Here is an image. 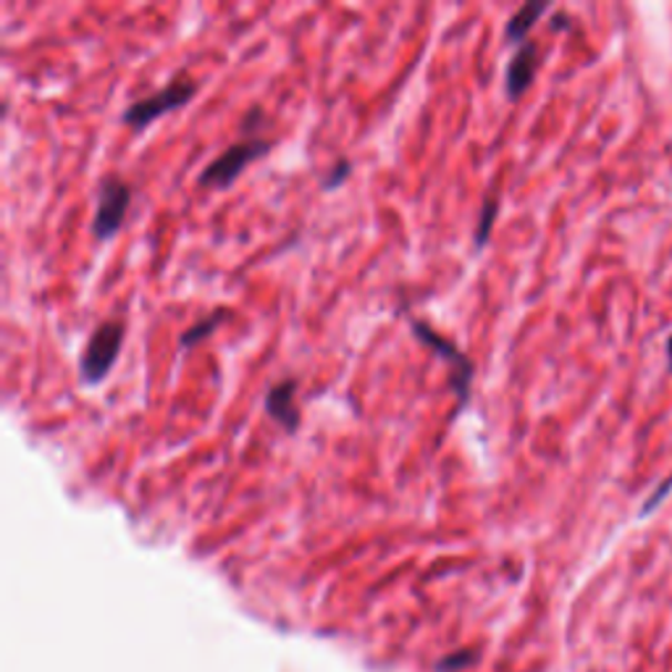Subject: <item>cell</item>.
<instances>
[{"label":"cell","instance_id":"ba28073f","mask_svg":"<svg viewBox=\"0 0 672 672\" xmlns=\"http://www.w3.org/2000/svg\"><path fill=\"white\" fill-rule=\"evenodd\" d=\"M546 9H549L546 3H525V6H521V9L513 13V19L507 21V40L510 42H521V45H523L525 34L531 32V27L536 24V19L542 17V13H546Z\"/></svg>","mask_w":672,"mask_h":672},{"label":"cell","instance_id":"30bf717a","mask_svg":"<svg viewBox=\"0 0 672 672\" xmlns=\"http://www.w3.org/2000/svg\"><path fill=\"white\" fill-rule=\"evenodd\" d=\"M496 198L486 200V206L481 208V219H479V227H475V248H483V244L489 242V231H492V223L496 219Z\"/></svg>","mask_w":672,"mask_h":672},{"label":"cell","instance_id":"7c38bea8","mask_svg":"<svg viewBox=\"0 0 672 672\" xmlns=\"http://www.w3.org/2000/svg\"><path fill=\"white\" fill-rule=\"evenodd\" d=\"M347 177H349V160H339V164L332 168V174H328V179H324V187L326 189L339 187Z\"/></svg>","mask_w":672,"mask_h":672},{"label":"cell","instance_id":"4fadbf2b","mask_svg":"<svg viewBox=\"0 0 672 672\" xmlns=\"http://www.w3.org/2000/svg\"><path fill=\"white\" fill-rule=\"evenodd\" d=\"M668 363H670V374H672V336L668 339Z\"/></svg>","mask_w":672,"mask_h":672},{"label":"cell","instance_id":"5b68a950","mask_svg":"<svg viewBox=\"0 0 672 672\" xmlns=\"http://www.w3.org/2000/svg\"><path fill=\"white\" fill-rule=\"evenodd\" d=\"M412 332L418 334V339H423L426 345H429L431 349H437V353L441 355V357H447V360H450V366H452V387H454V391H458V397H460V402L465 405V399H468V395H471V381H473V363L468 360L465 355L460 353L458 347L452 345L450 339H444V336L441 334H437L433 332L431 326H426V324H418V321H412Z\"/></svg>","mask_w":672,"mask_h":672},{"label":"cell","instance_id":"52a82bcc","mask_svg":"<svg viewBox=\"0 0 672 672\" xmlns=\"http://www.w3.org/2000/svg\"><path fill=\"white\" fill-rule=\"evenodd\" d=\"M294 389H297V384L292 378H286V381L271 387L269 395H265V412L290 433L300 429V410L294 405Z\"/></svg>","mask_w":672,"mask_h":672},{"label":"cell","instance_id":"277c9868","mask_svg":"<svg viewBox=\"0 0 672 672\" xmlns=\"http://www.w3.org/2000/svg\"><path fill=\"white\" fill-rule=\"evenodd\" d=\"M132 189L116 174L101 181V200H97V213L93 221V234L97 240H111L126 219V208H129Z\"/></svg>","mask_w":672,"mask_h":672},{"label":"cell","instance_id":"7a4b0ae2","mask_svg":"<svg viewBox=\"0 0 672 672\" xmlns=\"http://www.w3.org/2000/svg\"><path fill=\"white\" fill-rule=\"evenodd\" d=\"M195 93H198V82L189 80V76H179V80H174L168 87L158 90L156 95L132 103L124 114V124L143 129V126L156 122V118L168 114V111H177L185 103L192 101Z\"/></svg>","mask_w":672,"mask_h":672},{"label":"cell","instance_id":"3957f363","mask_svg":"<svg viewBox=\"0 0 672 672\" xmlns=\"http://www.w3.org/2000/svg\"><path fill=\"white\" fill-rule=\"evenodd\" d=\"M271 150L269 139H248V143L231 145L221 153L213 164H208L200 174V185L202 187H216L223 189L229 187L231 181L242 174V168L250 164V160L265 156Z\"/></svg>","mask_w":672,"mask_h":672},{"label":"cell","instance_id":"6da1fadb","mask_svg":"<svg viewBox=\"0 0 672 672\" xmlns=\"http://www.w3.org/2000/svg\"><path fill=\"white\" fill-rule=\"evenodd\" d=\"M124 342V324L122 321H105L90 336L87 347H84L82 353V363H80V374L84 384H101L105 376L111 374V368H114L118 349H122Z\"/></svg>","mask_w":672,"mask_h":672},{"label":"cell","instance_id":"9c48e42d","mask_svg":"<svg viewBox=\"0 0 672 672\" xmlns=\"http://www.w3.org/2000/svg\"><path fill=\"white\" fill-rule=\"evenodd\" d=\"M227 318H229V311H227V307H219V311H216L213 315H208V318H202L200 324H195L192 328H187V332L181 334V342H179V345H181V347L198 345L200 339H206V336L213 334L216 328H219Z\"/></svg>","mask_w":672,"mask_h":672},{"label":"cell","instance_id":"8fae6325","mask_svg":"<svg viewBox=\"0 0 672 672\" xmlns=\"http://www.w3.org/2000/svg\"><path fill=\"white\" fill-rule=\"evenodd\" d=\"M670 492H672V475H670V479H668V481H662V483H660V486H657V492L649 496V500H647V504H643L641 515H651V513H654V510H657V507H660V504H662V500H664V496H668Z\"/></svg>","mask_w":672,"mask_h":672},{"label":"cell","instance_id":"8992f818","mask_svg":"<svg viewBox=\"0 0 672 672\" xmlns=\"http://www.w3.org/2000/svg\"><path fill=\"white\" fill-rule=\"evenodd\" d=\"M538 69V48L536 42L525 40L521 48H517V53L513 55V61H510L507 66V82H504V87H507V97L510 101H517L525 90L531 87V82H534Z\"/></svg>","mask_w":672,"mask_h":672}]
</instances>
